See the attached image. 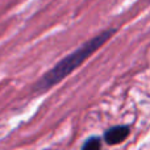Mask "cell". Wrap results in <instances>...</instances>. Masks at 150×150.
<instances>
[{
	"mask_svg": "<svg viewBox=\"0 0 150 150\" xmlns=\"http://www.w3.org/2000/svg\"><path fill=\"white\" fill-rule=\"evenodd\" d=\"M130 134V127L128 125H116V127L109 128L108 130L104 132L103 141L107 145H119V144L124 142Z\"/></svg>",
	"mask_w": 150,
	"mask_h": 150,
	"instance_id": "7a4b0ae2",
	"label": "cell"
},
{
	"mask_svg": "<svg viewBox=\"0 0 150 150\" xmlns=\"http://www.w3.org/2000/svg\"><path fill=\"white\" fill-rule=\"evenodd\" d=\"M115 33H116V29L111 28L96 34L95 37H92L88 41H86L82 46H79L73 53H70L65 58H62L54 67L50 69L46 74H44V76L36 83L34 90L38 91V92H42V91H46L49 88H52L53 86L59 83L61 80H63L74 70H76L86 59H88L96 50L100 49Z\"/></svg>",
	"mask_w": 150,
	"mask_h": 150,
	"instance_id": "6da1fadb",
	"label": "cell"
},
{
	"mask_svg": "<svg viewBox=\"0 0 150 150\" xmlns=\"http://www.w3.org/2000/svg\"><path fill=\"white\" fill-rule=\"evenodd\" d=\"M103 145V138L100 137H90L86 140V142L82 145L83 149H88V150H98L101 148Z\"/></svg>",
	"mask_w": 150,
	"mask_h": 150,
	"instance_id": "3957f363",
	"label": "cell"
}]
</instances>
